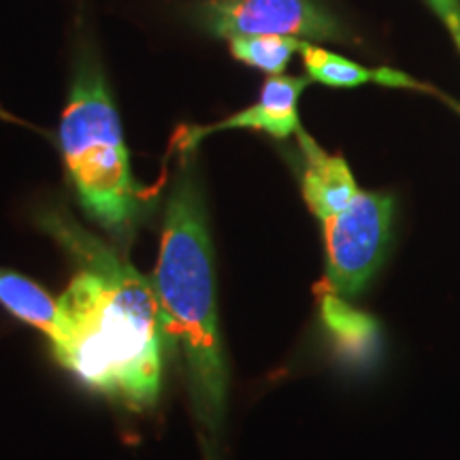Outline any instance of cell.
<instances>
[{"instance_id":"cell-6","label":"cell","mask_w":460,"mask_h":460,"mask_svg":"<svg viewBox=\"0 0 460 460\" xmlns=\"http://www.w3.org/2000/svg\"><path fill=\"white\" fill-rule=\"evenodd\" d=\"M307 85V77H284V75H275V77L267 79V84L262 85L256 105L230 115V118L222 119L217 124L199 126V128H190L183 132L180 141V152H194V147L205 137L228 128L262 130L267 135L275 137V139H286V137L295 135V132L303 128L301 122H298L296 101Z\"/></svg>"},{"instance_id":"cell-12","label":"cell","mask_w":460,"mask_h":460,"mask_svg":"<svg viewBox=\"0 0 460 460\" xmlns=\"http://www.w3.org/2000/svg\"><path fill=\"white\" fill-rule=\"evenodd\" d=\"M429 7L450 31L454 43L460 49V0H427Z\"/></svg>"},{"instance_id":"cell-7","label":"cell","mask_w":460,"mask_h":460,"mask_svg":"<svg viewBox=\"0 0 460 460\" xmlns=\"http://www.w3.org/2000/svg\"><path fill=\"white\" fill-rule=\"evenodd\" d=\"M296 137L305 158L301 180L303 199L309 211L320 222H324L352 203L360 188L356 186L352 171L343 156L324 152L303 128L296 132Z\"/></svg>"},{"instance_id":"cell-8","label":"cell","mask_w":460,"mask_h":460,"mask_svg":"<svg viewBox=\"0 0 460 460\" xmlns=\"http://www.w3.org/2000/svg\"><path fill=\"white\" fill-rule=\"evenodd\" d=\"M301 56L309 79L322 85H331V88H358L365 84H377L388 85V88L430 90L429 85L416 82L410 75L393 71V68H367L348 58L315 48L309 41H305Z\"/></svg>"},{"instance_id":"cell-10","label":"cell","mask_w":460,"mask_h":460,"mask_svg":"<svg viewBox=\"0 0 460 460\" xmlns=\"http://www.w3.org/2000/svg\"><path fill=\"white\" fill-rule=\"evenodd\" d=\"M320 315L331 337L352 356H365L371 352L377 337L376 320L358 309L349 307L345 298L322 292Z\"/></svg>"},{"instance_id":"cell-1","label":"cell","mask_w":460,"mask_h":460,"mask_svg":"<svg viewBox=\"0 0 460 460\" xmlns=\"http://www.w3.org/2000/svg\"><path fill=\"white\" fill-rule=\"evenodd\" d=\"M37 222L77 264L58 298L60 322L49 341L56 360L132 411L154 407L163 388L166 335L152 281L65 209L48 207Z\"/></svg>"},{"instance_id":"cell-13","label":"cell","mask_w":460,"mask_h":460,"mask_svg":"<svg viewBox=\"0 0 460 460\" xmlns=\"http://www.w3.org/2000/svg\"><path fill=\"white\" fill-rule=\"evenodd\" d=\"M0 119H7V122H17V124H24V122H20V119H17V118H13V115H11V113L4 111L3 107H0Z\"/></svg>"},{"instance_id":"cell-3","label":"cell","mask_w":460,"mask_h":460,"mask_svg":"<svg viewBox=\"0 0 460 460\" xmlns=\"http://www.w3.org/2000/svg\"><path fill=\"white\" fill-rule=\"evenodd\" d=\"M58 137L79 205L126 250L152 209V194L132 175L119 113L94 65L77 71Z\"/></svg>"},{"instance_id":"cell-9","label":"cell","mask_w":460,"mask_h":460,"mask_svg":"<svg viewBox=\"0 0 460 460\" xmlns=\"http://www.w3.org/2000/svg\"><path fill=\"white\" fill-rule=\"evenodd\" d=\"M0 307L15 320L41 331L49 341L56 337L60 322L58 298L26 275L0 269Z\"/></svg>"},{"instance_id":"cell-2","label":"cell","mask_w":460,"mask_h":460,"mask_svg":"<svg viewBox=\"0 0 460 460\" xmlns=\"http://www.w3.org/2000/svg\"><path fill=\"white\" fill-rule=\"evenodd\" d=\"M164 335L180 348L194 413L209 444L224 430L228 367L217 320L214 250L203 192L188 166L172 183L158 264L149 278Z\"/></svg>"},{"instance_id":"cell-5","label":"cell","mask_w":460,"mask_h":460,"mask_svg":"<svg viewBox=\"0 0 460 460\" xmlns=\"http://www.w3.org/2000/svg\"><path fill=\"white\" fill-rule=\"evenodd\" d=\"M197 22L216 37H301L345 41L348 34L329 11L312 0H203Z\"/></svg>"},{"instance_id":"cell-11","label":"cell","mask_w":460,"mask_h":460,"mask_svg":"<svg viewBox=\"0 0 460 460\" xmlns=\"http://www.w3.org/2000/svg\"><path fill=\"white\" fill-rule=\"evenodd\" d=\"M305 39L278 37V34H261V37H233L228 39L230 54L243 65L269 75H281L290 58L301 51Z\"/></svg>"},{"instance_id":"cell-4","label":"cell","mask_w":460,"mask_h":460,"mask_svg":"<svg viewBox=\"0 0 460 460\" xmlns=\"http://www.w3.org/2000/svg\"><path fill=\"white\" fill-rule=\"evenodd\" d=\"M394 199L386 192H360L322 222L326 241V279L322 292L358 296L386 261L393 237Z\"/></svg>"}]
</instances>
